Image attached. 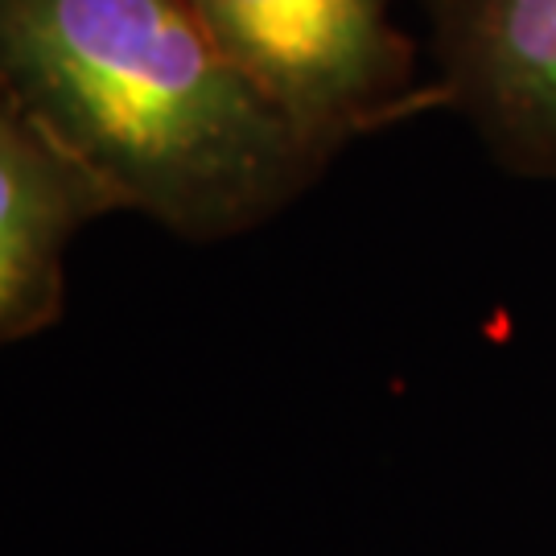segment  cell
I'll return each instance as SVG.
<instances>
[{"label": "cell", "instance_id": "3957f363", "mask_svg": "<svg viewBox=\"0 0 556 556\" xmlns=\"http://www.w3.org/2000/svg\"><path fill=\"white\" fill-rule=\"evenodd\" d=\"M438 87L498 165L556 181V0H429Z\"/></svg>", "mask_w": 556, "mask_h": 556}, {"label": "cell", "instance_id": "277c9868", "mask_svg": "<svg viewBox=\"0 0 556 556\" xmlns=\"http://www.w3.org/2000/svg\"><path fill=\"white\" fill-rule=\"evenodd\" d=\"M116 211V194L79 157L0 96V346L59 326L71 248Z\"/></svg>", "mask_w": 556, "mask_h": 556}, {"label": "cell", "instance_id": "7a4b0ae2", "mask_svg": "<svg viewBox=\"0 0 556 556\" xmlns=\"http://www.w3.org/2000/svg\"><path fill=\"white\" fill-rule=\"evenodd\" d=\"M223 54L326 153L445 108L396 0H190Z\"/></svg>", "mask_w": 556, "mask_h": 556}, {"label": "cell", "instance_id": "6da1fadb", "mask_svg": "<svg viewBox=\"0 0 556 556\" xmlns=\"http://www.w3.org/2000/svg\"><path fill=\"white\" fill-rule=\"evenodd\" d=\"M0 96L186 243L256 231L334 153L223 54L190 0H0Z\"/></svg>", "mask_w": 556, "mask_h": 556}]
</instances>
